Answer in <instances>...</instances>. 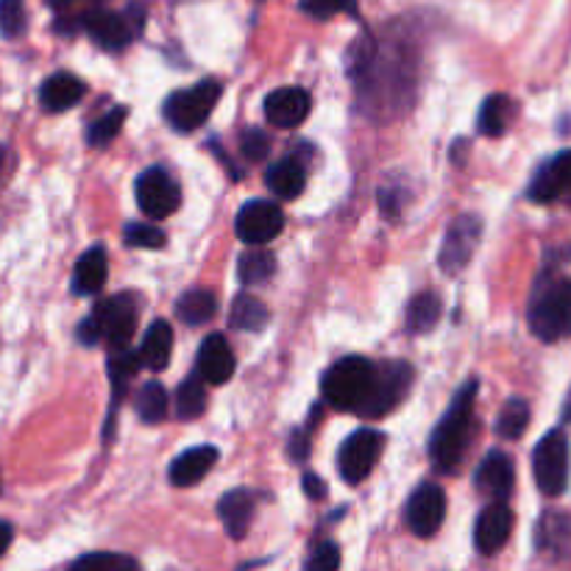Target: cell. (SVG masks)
Listing matches in <instances>:
<instances>
[{
    "mask_svg": "<svg viewBox=\"0 0 571 571\" xmlns=\"http://www.w3.org/2000/svg\"><path fill=\"white\" fill-rule=\"evenodd\" d=\"M477 379L466 383L451 399L449 410L438 421V427L429 435V460L440 475H455L457 466L463 463L466 449H469L471 427H475V399Z\"/></svg>",
    "mask_w": 571,
    "mask_h": 571,
    "instance_id": "cell-1",
    "label": "cell"
},
{
    "mask_svg": "<svg viewBox=\"0 0 571 571\" xmlns=\"http://www.w3.org/2000/svg\"><path fill=\"white\" fill-rule=\"evenodd\" d=\"M527 320L538 340L558 343L571 337V279L552 271L541 276L532 287Z\"/></svg>",
    "mask_w": 571,
    "mask_h": 571,
    "instance_id": "cell-2",
    "label": "cell"
},
{
    "mask_svg": "<svg viewBox=\"0 0 571 571\" xmlns=\"http://www.w3.org/2000/svg\"><path fill=\"white\" fill-rule=\"evenodd\" d=\"M374 377H377V366L366 357H343L337 360L329 371L324 374V399L337 410H360L363 401L371 394Z\"/></svg>",
    "mask_w": 571,
    "mask_h": 571,
    "instance_id": "cell-3",
    "label": "cell"
},
{
    "mask_svg": "<svg viewBox=\"0 0 571 571\" xmlns=\"http://www.w3.org/2000/svg\"><path fill=\"white\" fill-rule=\"evenodd\" d=\"M569 435L563 429H552L541 438L532 451V475L543 497H560L569 486Z\"/></svg>",
    "mask_w": 571,
    "mask_h": 571,
    "instance_id": "cell-4",
    "label": "cell"
},
{
    "mask_svg": "<svg viewBox=\"0 0 571 571\" xmlns=\"http://www.w3.org/2000/svg\"><path fill=\"white\" fill-rule=\"evenodd\" d=\"M223 86L217 81L206 79L198 81L195 86H187V90L173 92L165 101V121L171 123L176 132H195L206 123V118L212 114L215 103L221 101Z\"/></svg>",
    "mask_w": 571,
    "mask_h": 571,
    "instance_id": "cell-5",
    "label": "cell"
},
{
    "mask_svg": "<svg viewBox=\"0 0 571 571\" xmlns=\"http://www.w3.org/2000/svg\"><path fill=\"white\" fill-rule=\"evenodd\" d=\"M86 34L106 51H121L134 40L140 29H143V9L132 7L126 14L106 12V9H95V12L84 14L81 20Z\"/></svg>",
    "mask_w": 571,
    "mask_h": 571,
    "instance_id": "cell-6",
    "label": "cell"
},
{
    "mask_svg": "<svg viewBox=\"0 0 571 571\" xmlns=\"http://www.w3.org/2000/svg\"><path fill=\"white\" fill-rule=\"evenodd\" d=\"M385 435L377 429H357L349 438L343 440L340 455H337V466H340L343 480L357 486V482L366 480L368 475L377 466L379 455H383Z\"/></svg>",
    "mask_w": 571,
    "mask_h": 571,
    "instance_id": "cell-7",
    "label": "cell"
},
{
    "mask_svg": "<svg viewBox=\"0 0 571 571\" xmlns=\"http://www.w3.org/2000/svg\"><path fill=\"white\" fill-rule=\"evenodd\" d=\"M410 385H412V368L407 366V363H388L383 371H377V377H374V385H371V394H368V399L363 401V407L357 412L366 418L385 416V412H390L401 399H405Z\"/></svg>",
    "mask_w": 571,
    "mask_h": 571,
    "instance_id": "cell-8",
    "label": "cell"
},
{
    "mask_svg": "<svg viewBox=\"0 0 571 571\" xmlns=\"http://www.w3.org/2000/svg\"><path fill=\"white\" fill-rule=\"evenodd\" d=\"M95 320L101 326V340H106L114 351L129 349V343L137 332V304L126 293L112 296L98 304Z\"/></svg>",
    "mask_w": 571,
    "mask_h": 571,
    "instance_id": "cell-9",
    "label": "cell"
},
{
    "mask_svg": "<svg viewBox=\"0 0 571 571\" xmlns=\"http://www.w3.org/2000/svg\"><path fill=\"white\" fill-rule=\"evenodd\" d=\"M285 228V215H282L279 206L274 201L254 198L246 206H241L235 221V232L243 243L259 248L263 243H271L274 237H279V232Z\"/></svg>",
    "mask_w": 571,
    "mask_h": 571,
    "instance_id": "cell-10",
    "label": "cell"
},
{
    "mask_svg": "<svg viewBox=\"0 0 571 571\" xmlns=\"http://www.w3.org/2000/svg\"><path fill=\"white\" fill-rule=\"evenodd\" d=\"M482 237V223L477 215H460L446 232V241L440 246L438 265L449 276L460 274L469 265L471 254L477 252V243Z\"/></svg>",
    "mask_w": 571,
    "mask_h": 571,
    "instance_id": "cell-11",
    "label": "cell"
},
{
    "mask_svg": "<svg viewBox=\"0 0 571 571\" xmlns=\"http://www.w3.org/2000/svg\"><path fill=\"white\" fill-rule=\"evenodd\" d=\"M405 519H407V527H410L412 536L432 538L446 519L443 488L435 486V482H424L421 488H416L412 497L407 499Z\"/></svg>",
    "mask_w": 571,
    "mask_h": 571,
    "instance_id": "cell-12",
    "label": "cell"
},
{
    "mask_svg": "<svg viewBox=\"0 0 571 571\" xmlns=\"http://www.w3.org/2000/svg\"><path fill=\"white\" fill-rule=\"evenodd\" d=\"M137 204L151 221H162L179 210V184L165 167H149L137 179Z\"/></svg>",
    "mask_w": 571,
    "mask_h": 571,
    "instance_id": "cell-13",
    "label": "cell"
},
{
    "mask_svg": "<svg viewBox=\"0 0 571 571\" xmlns=\"http://www.w3.org/2000/svg\"><path fill=\"white\" fill-rule=\"evenodd\" d=\"M530 198L538 204L571 201V149L560 151L552 160L543 162L530 182Z\"/></svg>",
    "mask_w": 571,
    "mask_h": 571,
    "instance_id": "cell-14",
    "label": "cell"
},
{
    "mask_svg": "<svg viewBox=\"0 0 571 571\" xmlns=\"http://www.w3.org/2000/svg\"><path fill=\"white\" fill-rule=\"evenodd\" d=\"M513 532V510L508 502H491L475 524V547L480 554H497Z\"/></svg>",
    "mask_w": 571,
    "mask_h": 571,
    "instance_id": "cell-15",
    "label": "cell"
},
{
    "mask_svg": "<svg viewBox=\"0 0 571 571\" xmlns=\"http://www.w3.org/2000/svg\"><path fill=\"white\" fill-rule=\"evenodd\" d=\"M309 95L302 86H282L265 98V118L276 129H296L307 121Z\"/></svg>",
    "mask_w": 571,
    "mask_h": 571,
    "instance_id": "cell-16",
    "label": "cell"
},
{
    "mask_svg": "<svg viewBox=\"0 0 571 571\" xmlns=\"http://www.w3.org/2000/svg\"><path fill=\"white\" fill-rule=\"evenodd\" d=\"M536 547L554 563H571V513H543L536 527Z\"/></svg>",
    "mask_w": 571,
    "mask_h": 571,
    "instance_id": "cell-17",
    "label": "cell"
},
{
    "mask_svg": "<svg viewBox=\"0 0 571 571\" xmlns=\"http://www.w3.org/2000/svg\"><path fill=\"white\" fill-rule=\"evenodd\" d=\"M475 486L480 488L482 493H488V497H493V502H504V499L513 493L516 486L513 460L499 449L488 451V455L482 457V463L477 466Z\"/></svg>",
    "mask_w": 571,
    "mask_h": 571,
    "instance_id": "cell-18",
    "label": "cell"
},
{
    "mask_svg": "<svg viewBox=\"0 0 571 571\" xmlns=\"http://www.w3.org/2000/svg\"><path fill=\"white\" fill-rule=\"evenodd\" d=\"M235 374V355L223 335H210L198 349V379L210 385H223Z\"/></svg>",
    "mask_w": 571,
    "mask_h": 571,
    "instance_id": "cell-19",
    "label": "cell"
},
{
    "mask_svg": "<svg viewBox=\"0 0 571 571\" xmlns=\"http://www.w3.org/2000/svg\"><path fill=\"white\" fill-rule=\"evenodd\" d=\"M217 457L221 455H217L215 446H195V449L182 451V455L173 460L167 477H171V482L176 488H190L210 475L212 466L217 463Z\"/></svg>",
    "mask_w": 571,
    "mask_h": 571,
    "instance_id": "cell-20",
    "label": "cell"
},
{
    "mask_svg": "<svg viewBox=\"0 0 571 571\" xmlns=\"http://www.w3.org/2000/svg\"><path fill=\"white\" fill-rule=\"evenodd\" d=\"M254 508H257V497L246 488H235V491L223 493L217 502V516H221L223 527L232 538H243L248 532V524L254 519Z\"/></svg>",
    "mask_w": 571,
    "mask_h": 571,
    "instance_id": "cell-21",
    "label": "cell"
},
{
    "mask_svg": "<svg viewBox=\"0 0 571 571\" xmlns=\"http://www.w3.org/2000/svg\"><path fill=\"white\" fill-rule=\"evenodd\" d=\"M84 81L75 79L73 73H53L40 86V103L48 112H64L84 98Z\"/></svg>",
    "mask_w": 571,
    "mask_h": 571,
    "instance_id": "cell-22",
    "label": "cell"
},
{
    "mask_svg": "<svg viewBox=\"0 0 571 571\" xmlns=\"http://www.w3.org/2000/svg\"><path fill=\"white\" fill-rule=\"evenodd\" d=\"M171 351H173V329L167 320H154L149 326L143 337V346H140V363L151 371H165L167 363H171Z\"/></svg>",
    "mask_w": 571,
    "mask_h": 571,
    "instance_id": "cell-23",
    "label": "cell"
},
{
    "mask_svg": "<svg viewBox=\"0 0 571 571\" xmlns=\"http://www.w3.org/2000/svg\"><path fill=\"white\" fill-rule=\"evenodd\" d=\"M109 274V259L106 252L101 246L90 248L79 257L73 271V293L75 296H90V293H98L106 282Z\"/></svg>",
    "mask_w": 571,
    "mask_h": 571,
    "instance_id": "cell-24",
    "label": "cell"
},
{
    "mask_svg": "<svg viewBox=\"0 0 571 571\" xmlns=\"http://www.w3.org/2000/svg\"><path fill=\"white\" fill-rule=\"evenodd\" d=\"M304 184H307V173H304V167L296 160H282L268 167V190L276 198H298Z\"/></svg>",
    "mask_w": 571,
    "mask_h": 571,
    "instance_id": "cell-25",
    "label": "cell"
},
{
    "mask_svg": "<svg viewBox=\"0 0 571 571\" xmlns=\"http://www.w3.org/2000/svg\"><path fill=\"white\" fill-rule=\"evenodd\" d=\"M513 121V101L508 95H491L482 101L480 118H477V132L486 137H502Z\"/></svg>",
    "mask_w": 571,
    "mask_h": 571,
    "instance_id": "cell-26",
    "label": "cell"
},
{
    "mask_svg": "<svg viewBox=\"0 0 571 571\" xmlns=\"http://www.w3.org/2000/svg\"><path fill=\"white\" fill-rule=\"evenodd\" d=\"M217 309V298L212 290H204V287H195V290H187L176 302V315L190 326H201L206 320H212Z\"/></svg>",
    "mask_w": 571,
    "mask_h": 571,
    "instance_id": "cell-27",
    "label": "cell"
},
{
    "mask_svg": "<svg viewBox=\"0 0 571 571\" xmlns=\"http://www.w3.org/2000/svg\"><path fill=\"white\" fill-rule=\"evenodd\" d=\"M265 324H268V307H265L257 296L243 293V296L235 298L232 313H228V326H232V329L259 332Z\"/></svg>",
    "mask_w": 571,
    "mask_h": 571,
    "instance_id": "cell-28",
    "label": "cell"
},
{
    "mask_svg": "<svg viewBox=\"0 0 571 571\" xmlns=\"http://www.w3.org/2000/svg\"><path fill=\"white\" fill-rule=\"evenodd\" d=\"M140 355L132 349H121L114 351L112 357H109V379H112V410L118 407V401L123 399V390H126V385L132 383L134 374L140 371Z\"/></svg>",
    "mask_w": 571,
    "mask_h": 571,
    "instance_id": "cell-29",
    "label": "cell"
},
{
    "mask_svg": "<svg viewBox=\"0 0 571 571\" xmlns=\"http://www.w3.org/2000/svg\"><path fill=\"white\" fill-rule=\"evenodd\" d=\"M440 309H443V304L435 293H418L407 307V329L412 335H424V332L435 329V324L440 320Z\"/></svg>",
    "mask_w": 571,
    "mask_h": 571,
    "instance_id": "cell-30",
    "label": "cell"
},
{
    "mask_svg": "<svg viewBox=\"0 0 571 571\" xmlns=\"http://www.w3.org/2000/svg\"><path fill=\"white\" fill-rule=\"evenodd\" d=\"M274 274L276 257L271 252H265V248H252V252L243 254L241 263H237V276H241V282L246 287L263 285V282H268Z\"/></svg>",
    "mask_w": 571,
    "mask_h": 571,
    "instance_id": "cell-31",
    "label": "cell"
},
{
    "mask_svg": "<svg viewBox=\"0 0 571 571\" xmlns=\"http://www.w3.org/2000/svg\"><path fill=\"white\" fill-rule=\"evenodd\" d=\"M527 424H530V405L519 396L508 399V405L499 410L497 418V435L504 440H519L524 435Z\"/></svg>",
    "mask_w": 571,
    "mask_h": 571,
    "instance_id": "cell-32",
    "label": "cell"
},
{
    "mask_svg": "<svg viewBox=\"0 0 571 571\" xmlns=\"http://www.w3.org/2000/svg\"><path fill=\"white\" fill-rule=\"evenodd\" d=\"M173 405H176V416L182 418V421H193V418H198L201 412L206 410L204 383H201L195 374L190 379H184V383L179 385Z\"/></svg>",
    "mask_w": 571,
    "mask_h": 571,
    "instance_id": "cell-33",
    "label": "cell"
},
{
    "mask_svg": "<svg viewBox=\"0 0 571 571\" xmlns=\"http://www.w3.org/2000/svg\"><path fill=\"white\" fill-rule=\"evenodd\" d=\"M134 410L145 424H160L167 416V390L160 383H145L134 399Z\"/></svg>",
    "mask_w": 571,
    "mask_h": 571,
    "instance_id": "cell-34",
    "label": "cell"
},
{
    "mask_svg": "<svg viewBox=\"0 0 571 571\" xmlns=\"http://www.w3.org/2000/svg\"><path fill=\"white\" fill-rule=\"evenodd\" d=\"M129 118V109L126 106H114L109 109L103 118H98L95 123L90 126V132H86V143L92 145V149H106L109 143H112L118 134H121L123 123H126Z\"/></svg>",
    "mask_w": 571,
    "mask_h": 571,
    "instance_id": "cell-35",
    "label": "cell"
},
{
    "mask_svg": "<svg viewBox=\"0 0 571 571\" xmlns=\"http://www.w3.org/2000/svg\"><path fill=\"white\" fill-rule=\"evenodd\" d=\"M68 571H137V560L121 552H90L73 560Z\"/></svg>",
    "mask_w": 571,
    "mask_h": 571,
    "instance_id": "cell-36",
    "label": "cell"
},
{
    "mask_svg": "<svg viewBox=\"0 0 571 571\" xmlns=\"http://www.w3.org/2000/svg\"><path fill=\"white\" fill-rule=\"evenodd\" d=\"M26 26L29 18H26L23 0H0V34L7 40H18L26 34Z\"/></svg>",
    "mask_w": 571,
    "mask_h": 571,
    "instance_id": "cell-37",
    "label": "cell"
},
{
    "mask_svg": "<svg viewBox=\"0 0 571 571\" xmlns=\"http://www.w3.org/2000/svg\"><path fill=\"white\" fill-rule=\"evenodd\" d=\"M123 241L132 248H162L165 246V232L151 226V223H129Z\"/></svg>",
    "mask_w": 571,
    "mask_h": 571,
    "instance_id": "cell-38",
    "label": "cell"
},
{
    "mask_svg": "<svg viewBox=\"0 0 571 571\" xmlns=\"http://www.w3.org/2000/svg\"><path fill=\"white\" fill-rule=\"evenodd\" d=\"M340 569V549L337 543L324 541L315 547V552L309 554L307 571H337Z\"/></svg>",
    "mask_w": 571,
    "mask_h": 571,
    "instance_id": "cell-39",
    "label": "cell"
},
{
    "mask_svg": "<svg viewBox=\"0 0 571 571\" xmlns=\"http://www.w3.org/2000/svg\"><path fill=\"white\" fill-rule=\"evenodd\" d=\"M355 0H302V9L315 20H329L335 14L349 12Z\"/></svg>",
    "mask_w": 571,
    "mask_h": 571,
    "instance_id": "cell-40",
    "label": "cell"
},
{
    "mask_svg": "<svg viewBox=\"0 0 571 571\" xmlns=\"http://www.w3.org/2000/svg\"><path fill=\"white\" fill-rule=\"evenodd\" d=\"M241 149L248 160H263V156H268V149H271L268 134H263L259 129H248V132L241 137Z\"/></svg>",
    "mask_w": 571,
    "mask_h": 571,
    "instance_id": "cell-41",
    "label": "cell"
},
{
    "mask_svg": "<svg viewBox=\"0 0 571 571\" xmlns=\"http://www.w3.org/2000/svg\"><path fill=\"white\" fill-rule=\"evenodd\" d=\"M79 340L86 343V346H95V343L101 340V326H98L95 315L79 324Z\"/></svg>",
    "mask_w": 571,
    "mask_h": 571,
    "instance_id": "cell-42",
    "label": "cell"
},
{
    "mask_svg": "<svg viewBox=\"0 0 571 571\" xmlns=\"http://www.w3.org/2000/svg\"><path fill=\"white\" fill-rule=\"evenodd\" d=\"M302 486H304V493H307L309 499H324V482H320L318 475L307 471L302 480Z\"/></svg>",
    "mask_w": 571,
    "mask_h": 571,
    "instance_id": "cell-43",
    "label": "cell"
},
{
    "mask_svg": "<svg viewBox=\"0 0 571 571\" xmlns=\"http://www.w3.org/2000/svg\"><path fill=\"white\" fill-rule=\"evenodd\" d=\"M290 455H293V460H298V463H302V460H307V455H309V440H307V435H304V432H293Z\"/></svg>",
    "mask_w": 571,
    "mask_h": 571,
    "instance_id": "cell-44",
    "label": "cell"
},
{
    "mask_svg": "<svg viewBox=\"0 0 571 571\" xmlns=\"http://www.w3.org/2000/svg\"><path fill=\"white\" fill-rule=\"evenodd\" d=\"M12 538H14L12 524H9V521H0V554L7 552L9 543H12Z\"/></svg>",
    "mask_w": 571,
    "mask_h": 571,
    "instance_id": "cell-45",
    "label": "cell"
},
{
    "mask_svg": "<svg viewBox=\"0 0 571 571\" xmlns=\"http://www.w3.org/2000/svg\"><path fill=\"white\" fill-rule=\"evenodd\" d=\"M48 3H51L53 9H68L70 3H73V0H48Z\"/></svg>",
    "mask_w": 571,
    "mask_h": 571,
    "instance_id": "cell-46",
    "label": "cell"
},
{
    "mask_svg": "<svg viewBox=\"0 0 571 571\" xmlns=\"http://www.w3.org/2000/svg\"><path fill=\"white\" fill-rule=\"evenodd\" d=\"M563 421L571 424V394H569V401H565V407H563Z\"/></svg>",
    "mask_w": 571,
    "mask_h": 571,
    "instance_id": "cell-47",
    "label": "cell"
},
{
    "mask_svg": "<svg viewBox=\"0 0 571 571\" xmlns=\"http://www.w3.org/2000/svg\"><path fill=\"white\" fill-rule=\"evenodd\" d=\"M3 154H7V151H3V145H0V165H3Z\"/></svg>",
    "mask_w": 571,
    "mask_h": 571,
    "instance_id": "cell-48",
    "label": "cell"
}]
</instances>
